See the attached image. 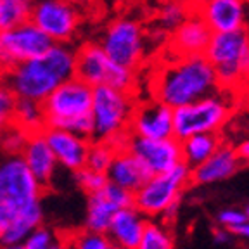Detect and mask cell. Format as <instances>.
Masks as SVG:
<instances>
[{
	"instance_id": "obj_38",
	"label": "cell",
	"mask_w": 249,
	"mask_h": 249,
	"mask_svg": "<svg viewBox=\"0 0 249 249\" xmlns=\"http://www.w3.org/2000/svg\"><path fill=\"white\" fill-rule=\"evenodd\" d=\"M239 107L249 118V85H244L241 89V97H239Z\"/></svg>"
},
{
	"instance_id": "obj_24",
	"label": "cell",
	"mask_w": 249,
	"mask_h": 249,
	"mask_svg": "<svg viewBox=\"0 0 249 249\" xmlns=\"http://www.w3.org/2000/svg\"><path fill=\"white\" fill-rule=\"evenodd\" d=\"M223 142L222 133L206 132V133H194V135L185 137L180 140V149H182V161L187 166L196 168L202 161H206Z\"/></svg>"
},
{
	"instance_id": "obj_35",
	"label": "cell",
	"mask_w": 249,
	"mask_h": 249,
	"mask_svg": "<svg viewBox=\"0 0 249 249\" xmlns=\"http://www.w3.org/2000/svg\"><path fill=\"white\" fill-rule=\"evenodd\" d=\"M246 220V214L242 210H237V208H229V210H223L218 213V223L227 230H232L242 223Z\"/></svg>"
},
{
	"instance_id": "obj_30",
	"label": "cell",
	"mask_w": 249,
	"mask_h": 249,
	"mask_svg": "<svg viewBox=\"0 0 249 249\" xmlns=\"http://www.w3.org/2000/svg\"><path fill=\"white\" fill-rule=\"evenodd\" d=\"M114 154H116V149L113 147L111 142H107V140H90L85 166L93 171L106 173L111 163H113Z\"/></svg>"
},
{
	"instance_id": "obj_20",
	"label": "cell",
	"mask_w": 249,
	"mask_h": 249,
	"mask_svg": "<svg viewBox=\"0 0 249 249\" xmlns=\"http://www.w3.org/2000/svg\"><path fill=\"white\" fill-rule=\"evenodd\" d=\"M19 156L23 158L26 166L30 168V171L36 177V180L43 187L49 185L54 180V177L57 175L59 163L55 160L49 142H47L43 130L28 135L26 144H24Z\"/></svg>"
},
{
	"instance_id": "obj_37",
	"label": "cell",
	"mask_w": 249,
	"mask_h": 249,
	"mask_svg": "<svg viewBox=\"0 0 249 249\" xmlns=\"http://www.w3.org/2000/svg\"><path fill=\"white\" fill-rule=\"evenodd\" d=\"M11 214H12V208L9 204H5L4 201H0V239H2L5 229H7Z\"/></svg>"
},
{
	"instance_id": "obj_29",
	"label": "cell",
	"mask_w": 249,
	"mask_h": 249,
	"mask_svg": "<svg viewBox=\"0 0 249 249\" xmlns=\"http://www.w3.org/2000/svg\"><path fill=\"white\" fill-rule=\"evenodd\" d=\"M33 0H0V30L30 21Z\"/></svg>"
},
{
	"instance_id": "obj_22",
	"label": "cell",
	"mask_w": 249,
	"mask_h": 249,
	"mask_svg": "<svg viewBox=\"0 0 249 249\" xmlns=\"http://www.w3.org/2000/svg\"><path fill=\"white\" fill-rule=\"evenodd\" d=\"M106 175L111 183L123 187L130 192H135L151 177V173L128 149H121V151H116L113 163L107 168Z\"/></svg>"
},
{
	"instance_id": "obj_12",
	"label": "cell",
	"mask_w": 249,
	"mask_h": 249,
	"mask_svg": "<svg viewBox=\"0 0 249 249\" xmlns=\"http://www.w3.org/2000/svg\"><path fill=\"white\" fill-rule=\"evenodd\" d=\"M42 194L43 185L19 154H5L0 160V201L14 210L40 201Z\"/></svg>"
},
{
	"instance_id": "obj_44",
	"label": "cell",
	"mask_w": 249,
	"mask_h": 249,
	"mask_svg": "<svg viewBox=\"0 0 249 249\" xmlns=\"http://www.w3.org/2000/svg\"><path fill=\"white\" fill-rule=\"evenodd\" d=\"M244 214H246V220H249V204H248V206H246Z\"/></svg>"
},
{
	"instance_id": "obj_6",
	"label": "cell",
	"mask_w": 249,
	"mask_h": 249,
	"mask_svg": "<svg viewBox=\"0 0 249 249\" xmlns=\"http://www.w3.org/2000/svg\"><path fill=\"white\" fill-rule=\"evenodd\" d=\"M204 55L213 66L220 90H241L244 87V62L249 55V30L213 33Z\"/></svg>"
},
{
	"instance_id": "obj_45",
	"label": "cell",
	"mask_w": 249,
	"mask_h": 249,
	"mask_svg": "<svg viewBox=\"0 0 249 249\" xmlns=\"http://www.w3.org/2000/svg\"><path fill=\"white\" fill-rule=\"evenodd\" d=\"M68 2H73V4H80V0H68Z\"/></svg>"
},
{
	"instance_id": "obj_31",
	"label": "cell",
	"mask_w": 249,
	"mask_h": 249,
	"mask_svg": "<svg viewBox=\"0 0 249 249\" xmlns=\"http://www.w3.org/2000/svg\"><path fill=\"white\" fill-rule=\"evenodd\" d=\"M70 249H118L106 232H92L83 229L82 232L70 235Z\"/></svg>"
},
{
	"instance_id": "obj_39",
	"label": "cell",
	"mask_w": 249,
	"mask_h": 249,
	"mask_svg": "<svg viewBox=\"0 0 249 249\" xmlns=\"http://www.w3.org/2000/svg\"><path fill=\"white\" fill-rule=\"evenodd\" d=\"M230 235H232V232L227 229H216L213 232V241L216 242V244H227V242L230 241Z\"/></svg>"
},
{
	"instance_id": "obj_19",
	"label": "cell",
	"mask_w": 249,
	"mask_h": 249,
	"mask_svg": "<svg viewBox=\"0 0 249 249\" xmlns=\"http://www.w3.org/2000/svg\"><path fill=\"white\" fill-rule=\"evenodd\" d=\"M242 163L239 161L235 147L232 144L222 142L220 147L202 161L196 168L191 170V183L196 185H211V183L223 182L230 178L241 170Z\"/></svg>"
},
{
	"instance_id": "obj_43",
	"label": "cell",
	"mask_w": 249,
	"mask_h": 249,
	"mask_svg": "<svg viewBox=\"0 0 249 249\" xmlns=\"http://www.w3.org/2000/svg\"><path fill=\"white\" fill-rule=\"evenodd\" d=\"M0 249H24L23 244H0Z\"/></svg>"
},
{
	"instance_id": "obj_32",
	"label": "cell",
	"mask_w": 249,
	"mask_h": 249,
	"mask_svg": "<svg viewBox=\"0 0 249 249\" xmlns=\"http://www.w3.org/2000/svg\"><path fill=\"white\" fill-rule=\"evenodd\" d=\"M28 135L30 133L26 130H23L19 124L12 121L7 128L0 132V149L4 151V154H21Z\"/></svg>"
},
{
	"instance_id": "obj_9",
	"label": "cell",
	"mask_w": 249,
	"mask_h": 249,
	"mask_svg": "<svg viewBox=\"0 0 249 249\" xmlns=\"http://www.w3.org/2000/svg\"><path fill=\"white\" fill-rule=\"evenodd\" d=\"M99 45L109 59L128 70H139L145 57L144 26L133 18H116L106 26Z\"/></svg>"
},
{
	"instance_id": "obj_42",
	"label": "cell",
	"mask_w": 249,
	"mask_h": 249,
	"mask_svg": "<svg viewBox=\"0 0 249 249\" xmlns=\"http://www.w3.org/2000/svg\"><path fill=\"white\" fill-rule=\"evenodd\" d=\"M244 85H249V55L244 62Z\"/></svg>"
},
{
	"instance_id": "obj_41",
	"label": "cell",
	"mask_w": 249,
	"mask_h": 249,
	"mask_svg": "<svg viewBox=\"0 0 249 249\" xmlns=\"http://www.w3.org/2000/svg\"><path fill=\"white\" fill-rule=\"evenodd\" d=\"M182 4H185L191 11H199L204 4H208L210 0H180Z\"/></svg>"
},
{
	"instance_id": "obj_36",
	"label": "cell",
	"mask_w": 249,
	"mask_h": 249,
	"mask_svg": "<svg viewBox=\"0 0 249 249\" xmlns=\"http://www.w3.org/2000/svg\"><path fill=\"white\" fill-rule=\"evenodd\" d=\"M233 147H235V152H237L239 161L242 164H246V166H249V135L239 140V144L233 145Z\"/></svg>"
},
{
	"instance_id": "obj_46",
	"label": "cell",
	"mask_w": 249,
	"mask_h": 249,
	"mask_svg": "<svg viewBox=\"0 0 249 249\" xmlns=\"http://www.w3.org/2000/svg\"><path fill=\"white\" fill-rule=\"evenodd\" d=\"M0 78H2V73H0Z\"/></svg>"
},
{
	"instance_id": "obj_40",
	"label": "cell",
	"mask_w": 249,
	"mask_h": 249,
	"mask_svg": "<svg viewBox=\"0 0 249 249\" xmlns=\"http://www.w3.org/2000/svg\"><path fill=\"white\" fill-rule=\"evenodd\" d=\"M230 232H232L233 235H237V237H242V239H246V241H249V220H244L242 223H239V225L230 230Z\"/></svg>"
},
{
	"instance_id": "obj_14",
	"label": "cell",
	"mask_w": 249,
	"mask_h": 249,
	"mask_svg": "<svg viewBox=\"0 0 249 249\" xmlns=\"http://www.w3.org/2000/svg\"><path fill=\"white\" fill-rule=\"evenodd\" d=\"M133 206V192L107 182L101 191L89 194L85 210V229L106 232L114 213L121 208Z\"/></svg>"
},
{
	"instance_id": "obj_1",
	"label": "cell",
	"mask_w": 249,
	"mask_h": 249,
	"mask_svg": "<svg viewBox=\"0 0 249 249\" xmlns=\"http://www.w3.org/2000/svg\"><path fill=\"white\" fill-rule=\"evenodd\" d=\"M74 52L71 43H52L43 54L4 73L2 80L18 99L43 102L52 90L74 76Z\"/></svg>"
},
{
	"instance_id": "obj_18",
	"label": "cell",
	"mask_w": 249,
	"mask_h": 249,
	"mask_svg": "<svg viewBox=\"0 0 249 249\" xmlns=\"http://www.w3.org/2000/svg\"><path fill=\"white\" fill-rule=\"evenodd\" d=\"M197 12L213 33L242 30L249 24L248 0H210Z\"/></svg>"
},
{
	"instance_id": "obj_11",
	"label": "cell",
	"mask_w": 249,
	"mask_h": 249,
	"mask_svg": "<svg viewBox=\"0 0 249 249\" xmlns=\"http://www.w3.org/2000/svg\"><path fill=\"white\" fill-rule=\"evenodd\" d=\"M52 43L54 42L31 21L0 30V73H7L21 62L43 54Z\"/></svg>"
},
{
	"instance_id": "obj_25",
	"label": "cell",
	"mask_w": 249,
	"mask_h": 249,
	"mask_svg": "<svg viewBox=\"0 0 249 249\" xmlns=\"http://www.w3.org/2000/svg\"><path fill=\"white\" fill-rule=\"evenodd\" d=\"M14 123L28 133L40 132L45 128V113L42 102L33 99H16L14 106Z\"/></svg>"
},
{
	"instance_id": "obj_7",
	"label": "cell",
	"mask_w": 249,
	"mask_h": 249,
	"mask_svg": "<svg viewBox=\"0 0 249 249\" xmlns=\"http://www.w3.org/2000/svg\"><path fill=\"white\" fill-rule=\"evenodd\" d=\"M137 106L133 92L113 87H93L92 95V140H111L128 132L133 109Z\"/></svg>"
},
{
	"instance_id": "obj_2",
	"label": "cell",
	"mask_w": 249,
	"mask_h": 249,
	"mask_svg": "<svg viewBox=\"0 0 249 249\" xmlns=\"http://www.w3.org/2000/svg\"><path fill=\"white\" fill-rule=\"evenodd\" d=\"M152 99L171 109L194 102L216 92L218 80L204 54L173 57L156 71L151 85Z\"/></svg>"
},
{
	"instance_id": "obj_16",
	"label": "cell",
	"mask_w": 249,
	"mask_h": 249,
	"mask_svg": "<svg viewBox=\"0 0 249 249\" xmlns=\"http://www.w3.org/2000/svg\"><path fill=\"white\" fill-rule=\"evenodd\" d=\"M43 133H45V139L54 152L59 166L68 171H73V173L85 166L87 152H89L92 139L70 132V130L52 128V126H45Z\"/></svg>"
},
{
	"instance_id": "obj_23",
	"label": "cell",
	"mask_w": 249,
	"mask_h": 249,
	"mask_svg": "<svg viewBox=\"0 0 249 249\" xmlns=\"http://www.w3.org/2000/svg\"><path fill=\"white\" fill-rule=\"evenodd\" d=\"M42 223L43 208L40 201L14 208L7 229H5L4 235L0 239V244H23L24 239Z\"/></svg>"
},
{
	"instance_id": "obj_8",
	"label": "cell",
	"mask_w": 249,
	"mask_h": 249,
	"mask_svg": "<svg viewBox=\"0 0 249 249\" xmlns=\"http://www.w3.org/2000/svg\"><path fill=\"white\" fill-rule=\"evenodd\" d=\"M74 76L90 87L106 85L124 92H133L137 83V71L111 61L99 42H87L76 49Z\"/></svg>"
},
{
	"instance_id": "obj_26",
	"label": "cell",
	"mask_w": 249,
	"mask_h": 249,
	"mask_svg": "<svg viewBox=\"0 0 249 249\" xmlns=\"http://www.w3.org/2000/svg\"><path fill=\"white\" fill-rule=\"evenodd\" d=\"M24 249H70V235L62 230L51 225L36 227L33 232L24 239Z\"/></svg>"
},
{
	"instance_id": "obj_15",
	"label": "cell",
	"mask_w": 249,
	"mask_h": 249,
	"mask_svg": "<svg viewBox=\"0 0 249 249\" xmlns=\"http://www.w3.org/2000/svg\"><path fill=\"white\" fill-rule=\"evenodd\" d=\"M128 132L144 139L173 137V109L156 99L142 104L137 102L128 124Z\"/></svg>"
},
{
	"instance_id": "obj_34",
	"label": "cell",
	"mask_w": 249,
	"mask_h": 249,
	"mask_svg": "<svg viewBox=\"0 0 249 249\" xmlns=\"http://www.w3.org/2000/svg\"><path fill=\"white\" fill-rule=\"evenodd\" d=\"M16 95L7 83L0 78V132L7 128L9 124L14 121V106H16Z\"/></svg>"
},
{
	"instance_id": "obj_33",
	"label": "cell",
	"mask_w": 249,
	"mask_h": 249,
	"mask_svg": "<svg viewBox=\"0 0 249 249\" xmlns=\"http://www.w3.org/2000/svg\"><path fill=\"white\" fill-rule=\"evenodd\" d=\"M74 183H76L87 196L89 194H93V192L101 191L102 187L109 182L107 180V175L106 173H101V171H93L90 168L83 166L80 168L78 171H74Z\"/></svg>"
},
{
	"instance_id": "obj_17",
	"label": "cell",
	"mask_w": 249,
	"mask_h": 249,
	"mask_svg": "<svg viewBox=\"0 0 249 249\" xmlns=\"http://www.w3.org/2000/svg\"><path fill=\"white\" fill-rule=\"evenodd\" d=\"M211 35H213V31L208 28V24L199 16V12L192 11L187 16V19L170 33L168 51L175 57L204 54L211 40Z\"/></svg>"
},
{
	"instance_id": "obj_4",
	"label": "cell",
	"mask_w": 249,
	"mask_h": 249,
	"mask_svg": "<svg viewBox=\"0 0 249 249\" xmlns=\"http://www.w3.org/2000/svg\"><path fill=\"white\" fill-rule=\"evenodd\" d=\"M191 183V168L178 163L171 170L151 175L133 192V206L151 218L168 222L177 214L185 187Z\"/></svg>"
},
{
	"instance_id": "obj_13",
	"label": "cell",
	"mask_w": 249,
	"mask_h": 249,
	"mask_svg": "<svg viewBox=\"0 0 249 249\" xmlns=\"http://www.w3.org/2000/svg\"><path fill=\"white\" fill-rule=\"evenodd\" d=\"M126 149L147 168L151 175L164 173L178 163H182L180 140L175 137L144 139V137H137L130 133Z\"/></svg>"
},
{
	"instance_id": "obj_5",
	"label": "cell",
	"mask_w": 249,
	"mask_h": 249,
	"mask_svg": "<svg viewBox=\"0 0 249 249\" xmlns=\"http://www.w3.org/2000/svg\"><path fill=\"white\" fill-rule=\"evenodd\" d=\"M220 90L173 109V137L183 140L194 133H222L235 111V102Z\"/></svg>"
},
{
	"instance_id": "obj_21",
	"label": "cell",
	"mask_w": 249,
	"mask_h": 249,
	"mask_svg": "<svg viewBox=\"0 0 249 249\" xmlns=\"http://www.w3.org/2000/svg\"><path fill=\"white\" fill-rule=\"evenodd\" d=\"M147 220L149 218L144 216L135 206L121 208L114 213L106 233L118 249H135L144 233Z\"/></svg>"
},
{
	"instance_id": "obj_3",
	"label": "cell",
	"mask_w": 249,
	"mask_h": 249,
	"mask_svg": "<svg viewBox=\"0 0 249 249\" xmlns=\"http://www.w3.org/2000/svg\"><path fill=\"white\" fill-rule=\"evenodd\" d=\"M93 87L73 76L52 90L42 102L45 126L62 128L92 139Z\"/></svg>"
},
{
	"instance_id": "obj_28",
	"label": "cell",
	"mask_w": 249,
	"mask_h": 249,
	"mask_svg": "<svg viewBox=\"0 0 249 249\" xmlns=\"http://www.w3.org/2000/svg\"><path fill=\"white\" fill-rule=\"evenodd\" d=\"M135 249H175V239L163 220L151 218Z\"/></svg>"
},
{
	"instance_id": "obj_27",
	"label": "cell",
	"mask_w": 249,
	"mask_h": 249,
	"mask_svg": "<svg viewBox=\"0 0 249 249\" xmlns=\"http://www.w3.org/2000/svg\"><path fill=\"white\" fill-rule=\"evenodd\" d=\"M191 12V9L180 0H163L156 11V28L164 35H170L187 19Z\"/></svg>"
},
{
	"instance_id": "obj_10",
	"label": "cell",
	"mask_w": 249,
	"mask_h": 249,
	"mask_svg": "<svg viewBox=\"0 0 249 249\" xmlns=\"http://www.w3.org/2000/svg\"><path fill=\"white\" fill-rule=\"evenodd\" d=\"M30 21L54 43H70L80 30L82 12L68 0H33Z\"/></svg>"
}]
</instances>
